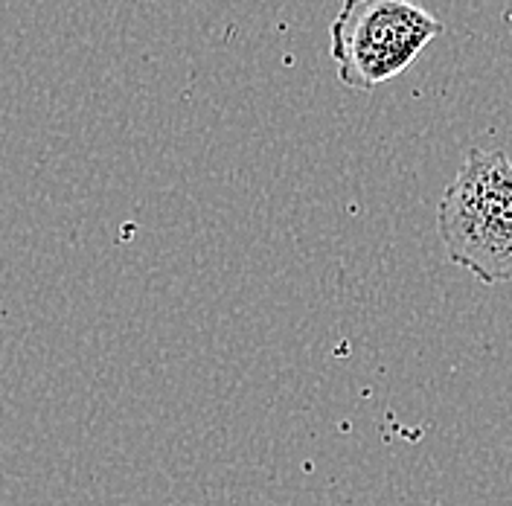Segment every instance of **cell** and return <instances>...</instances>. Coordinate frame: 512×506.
<instances>
[{
  "label": "cell",
  "instance_id": "1",
  "mask_svg": "<svg viewBox=\"0 0 512 506\" xmlns=\"http://www.w3.org/2000/svg\"><path fill=\"white\" fill-rule=\"evenodd\" d=\"M448 259L483 285H512V158L469 149L437 207Z\"/></svg>",
  "mask_w": 512,
  "mask_h": 506
},
{
  "label": "cell",
  "instance_id": "2",
  "mask_svg": "<svg viewBox=\"0 0 512 506\" xmlns=\"http://www.w3.org/2000/svg\"><path fill=\"white\" fill-rule=\"evenodd\" d=\"M443 32V21L411 0H344L329 44L338 82L373 91L396 79Z\"/></svg>",
  "mask_w": 512,
  "mask_h": 506
}]
</instances>
